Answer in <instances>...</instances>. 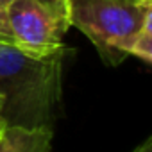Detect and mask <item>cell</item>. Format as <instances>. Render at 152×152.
Returning <instances> with one entry per match:
<instances>
[{
	"label": "cell",
	"instance_id": "obj_8",
	"mask_svg": "<svg viewBox=\"0 0 152 152\" xmlns=\"http://www.w3.org/2000/svg\"><path fill=\"white\" fill-rule=\"evenodd\" d=\"M6 131V124H4V120H2V116H0V134H2Z\"/></svg>",
	"mask_w": 152,
	"mask_h": 152
},
{
	"label": "cell",
	"instance_id": "obj_7",
	"mask_svg": "<svg viewBox=\"0 0 152 152\" xmlns=\"http://www.w3.org/2000/svg\"><path fill=\"white\" fill-rule=\"evenodd\" d=\"M131 152H152V138H147L140 145H136Z\"/></svg>",
	"mask_w": 152,
	"mask_h": 152
},
{
	"label": "cell",
	"instance_id": "obj_6",
	"mask_svg": "<svg viewBox=\"0 0 152 152\" xmlns=\"http://www.w3.org/2000/svg\"><path fill=\"white\" fill-rule=\"evenodd\" d=\"M0 41L4 43H13V34L7 23V15H6V7L0 4Z\"/></svg>",
	"mask_w": 152,
	"mask_h": 152
},
{
	"label": "cell",
	"instance_id": "obj_3",
	"mask_svg": "<svg viewBox=\"0 0 152 152\" xmlns=\"http://www.w3.org/2000/svg\"><path fill=\"white\" fill-rule=\"evenodd\" d=\"M13 45L31 56H48L64 48L72 27L68 0H9L4 6Z\"/></svg>",
	"mask_w": 152,
	"mask_h": 152
},
{
	"label": "cell",
	"instance_id": "obj_1",
	"mask_svg": "<svg viewBox=\"0 0 152 152\" xmlns=\"http://www.w3.org/2000/svg\"><path fill=\"white\" fill-rule=\"evenodd\" d=\"M66 47L31 56L0 41V116L6 127H54L63 95Z\"/></svg>",
	"mask_w": 152,
	"mask_h": 152
},
{
	"label": "cell",
	"instance_id": "obj_4",
	"mask_svg": "<svg viewBox=\"0 0 152 152\" xmlns=\"http://www.w3.org/2000/svg\"><path fill=\"white\" fill-rule=\"evenodd\" d=\"M54 129L6 127L0 134V152H52Z\"/></svg>",
	"mask_w": 152,
	"mask_h": 152
},
{
	"label": "cell",
	"instance_id": "obj_9",
	"mask_svg": "<svg viewBox=\"0 0 152 152\" xmlns=\"http://www.w3.org/2000/svg\"><path fill=\"white\" fill-rule=\"evenodd\" d=\"M7 2H9V0H0V4H2V6H6Z\"/></svg>",
	"mask_w": 152,
	"mask_h": 152
},
{
	"label": "cell",
	"instance_id": "obj_5",
	"mask_svg": "<svg viewBox=\"0 0 152 152\" xmlns=\"http://www.w3.org/2000/svg\"><path fill=\"white\" fill-rule=\"evenodd\" d=\"M131 56L141 59L145 64L152 63V18H148L143 27L140 29L132 47H131Z\"/></svg>",
	"mask_w": 152,
	"mask_h": 152
},
{
	"label": "cell",
	"instance_id": "obj_2",
	"mask_svg": "<svg viewBox=\"0 0 152 152\" xmlns=\"http://www.w3.org/2000/svg\"><path fill=\"white\" fill-rule=\"evenodd\" d=\"M72 25L99 50L109 66L131 56V47L152 18V0H68Z\"/></svg>",
	"mask_w": 152,
	"mask_h": 152
}]
</instances>
